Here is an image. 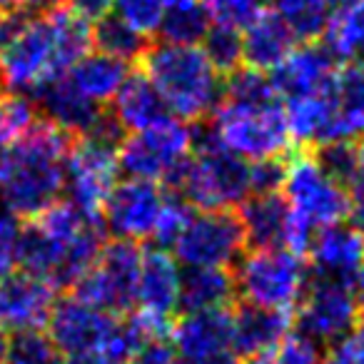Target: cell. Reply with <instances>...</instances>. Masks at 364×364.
Returning <instances> with one entry per match:
<instances>
[{"instance_id":"cell-1","label":"cell","mask_w":364,"mask_h":364,"mask_svg":"<svg viewBox=\"0 0 364 364\" xmlns=\"http://www.w3.org/2000/svg\"><path fill=\"white\" fill-rule=\"evenodd\" d=\"M92 48V26L70 6L21 16L0 53V87L36 97L43 87L68 75Z\"/></svg>"},{"instance_id":"cell-2","label":"cell","mask_w":364,"mask_h":364,"mask_svg":"<svg viewBox=\"0 0 364 364\" xmlns=\"http://www.w3.org/2000/svg\"><path fill=\"white\" fill-rule=\"evenodd\" d=\"M75 137L46 117L0 157V203L18 220H33L65 190V157Z\"/></svg>"},{"instance_id":"cell-3","label":"cell","mask_w":364,"mask_h":364,"mask_svg":"<svg viewBox=\"0 0 364 364\" xmlns=\"http://www.w3.org/2000/svg\"><path fill=\"white\" fill-rule=\"evenodd\" d=\"M140 70L155 85L167 112L185 122H205L225 102V77L200 46L157 43L142 53Z\"/></svg>"},{"instance_id":"cell-4","label":"cell","mask_w":364,"mask_h":364,"mask_svg":"<svg viewBox=\"0 0 364 364\" xmlns=\"http://www.w3.org/2000/svg\"><path fill=\"white\" fill-rule=\"evenodd\" d=\"M193 147L162 177L165 190L195 210H237L250 198V162L225 150L208 120L198 122Z\"/></svg>"},{"instance_id":"cell-5","label":"cell","mask_w":364,"mask_h":364,"mask_svg":"<svg viewBox=\"0 0 364 364\" xmlns=\"http://www.w3.org/2000/svg\"><path fill=\"white\" fill-rule=\"evenodd\" d=\"M232 272L242 302L277 312H294L309 284L307 259L282 247H252Z\"/></svg>"},{"instance_id":"cell-6","label":"cell","mask_w":364,"mask_h":364,"mask_svg":"<svg viewBox=\"0 0 364 364\" xmlns=\"http://www.w3.org/2000/svg\"><path fill=\"white\" fill-rule=\"evenodd\" d=\"M208 125L225 150L247 162L287 157L292 147L287 117L279 102L245 105V102L225 100L213 112Z\"/></svg>"},{"instance_id":"cell-7","label":"cell","mask_w":364,"mask_h":364,"mask_svg":"<svg viewBox=\"0 0 364 364\" xmlns=\"http://www.w3.org/2000/svg\"><path fill=\"white\" fill-rule=\"evenodd\" d=\"M282 198L287 205L307 220L312 228H329L349 220L352 198L347 188L324 172L314 152L299 150L287 155Z\"/></svg>"},{"instance_id":"cell-8","label":"cell","mask_w":364,"mask_h":364,"mask_svg":"<svg viewBox=\"0 0 364 364\" xmlns=\"http://www.w3.org/2000/svg\"><path fill=\"white\" fill-rule=\"evenodd\" d=\"M247 250V235L237 210H195L172 245V257L185 269L228 267Z\"/></svg>"},{"instance_id":"cell-9","label":"cell","mask_w":364,"mask_h":364,"mask_svg":"<svg viewBox=\"0 0 364 364\" xmlns=\"http://www.w3.org/2000/svg\"><path fill=\"white\" fill-rule=\"evenodd\" d=\"M142 252L145 250L130 240H107L100 257L73 284L70 294L110 314L132 312Z\"/></svg>"},{"instance_id":"cell-10","label":"cell","mask_w":364,"mask_h":364,"mask_svg":"<svg viewBox=\"0 0 364 364\" xmlns=\"http://www.w3.org/2000/svg\"><path fill=\"white\" fill-rule=\"evenodd\" d=\"M195 130L175 115L160 117L152 125L122 137L117 145V165L132 180L162 182L180 160L193 152Z\"/></svg>"},{"instance_id":"cell-11","label":"cell","mask_w":364,"mask_h":364,"mask_svg":"<svg viewBox=\"0 0 364 364\" xmlns=\"http://www.w3.org/2000/svg\"><path fill=\"white\" fill-rule=\"evenodd\" d=\"M117 142L97 135L73 140L65 157V193L82 215L100 220L102 208L117 185Z\"/></svg>"},{"instance_id":"cell-12","label":"cell","mask_w":364,"mask_h":364,"mask_svg":"<svg viewBox=\"0 0 364 364\" xmlns=\"http://www.w3.org/2000/svg\"><path fill=\"white\" fill-rule=\"evenodd\" d=\"M294 324L297 332L307 334L322 347L354 334L362 324V309L354 299L352 284L309 274L304 297L294 309Z\"/></svg>"},{"instance_id":"cell-13","label":"cell","mask_w":364,"mask_h":364,"mask_svg":"<svg viewBox=\"0 0 364 364\" xmlns=\"http://www.w3.org/2000/svg\"><path fill=\"white\" fill-rule=\"evenodd\" d=\"M170 339L177 364H242L235 349L230 307L182 314L172 324Z\"/></svg>"},{"instance_id":"cell-14","label":"cell","mask_w":364,"mask_h":364,"mask_svg":"<svg viewBox=\"0 0 364 364\" xmlns=\"http://www.w3.org/2000/svg\"><path fill=\"white\" fill-rule=\"evenodd\" d=\"M117 319V314L92 307L75 294H63L53 304L46 327L63 357H100Z\"/></svg>"},{"instance_id":"cell-15","label":"cell","mask_w":364,"mask_h":364,"mask_svg":"<svg viewBox=\"0 0 364 364\" xmlns=\"http://www.w3.org/2000/svg\"><path fill=\"white\" fill-rule=\"evenodd\" d=\"M165 190L150 180H127L117 182L102 208V228L115 240L142 242L152 237V230L165 205Z\"/></svg>"},{"instance_id":"cell-16","label":"cell","mask_w":364,"mask_h":364,"mask_svg":"<svg viewBox=\"0 0 364 364\" xmlns=\"http://www.w3.org/2000/svg\"><path fill=\"white\" fill-rule=\"evenodd\" d=\"M60 289L31 272H8L0 277V332L18 334L48 324Z\"/></svg>"},{"instance_id":"cell-17","label":"cell","mask_w":364,"mask_h":364,"mask_svg":"<svg viewBox=\"0 0 364 364\" xmlns=\"http://www.w3.org/2000/svg\"><path fill=\"white\" fill-rule=\"evenodd\" d=\"M337 60L324 46L302 43L272 73H267L274 90L284 100L304 95H327L337 87Z\"/></svg>"},{"instance_id":"cell-18","label":"cell","mask_w":364,"mask_h":364,"mask_svg":"<svg viewBox=\"0 0 364 364\" xmlns=\"http://www.w3.org/2000/svg\"><path fill=\"white\" fill-rule=\"evenodd\" d=\"M307 257L312 277L352 284L354 274L364 267V232L344 223L319 228Z\"/></svg>"},{"instance_id":"cell-19","label":"cell","mask_w":364,"mask_h":364,"mask_svg":"<svg viewBox=\"0 0 364 364\" xmlns=\"http://www.w3.org/2000/svg\"><path fill=\"white\" fill-rule=\"evenodd\" d=\"M180 287L182 272L177 259L162 247L145 250L135 289V307L132 309L172 322L175 312H180Z\"/></svg>"},{"instance_id":"cell-20","label":"cell","mask_w":364,"mask_h":364,"mask_svg":"<svg viewBox=\"0 0 364 364\" xmlns=\"http://www.w3.org/2000/svg\"><path fill=\"white\" fill-rule=\"evenodd\" d=\"M292 324L294 312H277V309H262L240 302V307L232 312L235 349H237L240 362L272 352L289 334Z\"/></svg>"},{"instance_id":"cell-21","label":"cell","mask_w":364,"mask_h":364,"mask_svg":"<svg viewBox=\"0 0 364 364\" xmlns=\"http://www.w3.org/2000/svg\"><path fill=\"white\" fill-rule=\"evenodd\" d=\"M41 112L46 120H50L53 125H58L60 130H65L73 137H82L90 135L100 120L105 117L107 107L95 105L92 100H87L85 95L75 90L70 85L68 77L50 82L48 87H43L36 95Z\"/></svg>"},{"instance_id":"cell-22","label":"cell","mask_w":364,"mask_h":364,"mask_svg":"<svg viewBox=\"0 0 364 364\" xmlns=\"http://www.w3.org/2000/svg\"><path fill=\"white\" fill-rule=\"evenodd\" d=\"M240 33L242 63L262 73H272L297 46V38L274 11H259Z\"/></svg>"},{"instance_id":"cell-23","label":"cell","mask_w":364,"mask_h":364,"mask_svg":"<svg viewBox=\"0 0 364 364\" xmlns=\"http://www.w3.org/2000/svg\"><path fill=\"white\" fill-rule=\"evenodd\" d=\"M237 215L245 225L247 247H282L287 240V225L292 218V208L282 193L250 195L237 208Z\"/></svg>"},{"instance_id":"cell-24","label":"cell","mask_w":364,"mask_h":364,"mask_svg":"<svg viewBox=\"0 0 364 364\" xmlns=\"http://www.w3.org/2000/svg\"><path fill=\"white\" fill-rule=\"evenodd\" d=\"M107 110L125 132H137L157 122L160 117L170 115L160 92L155 90V85L147 80L142 70H130Z\"/></svg>"},{"instance_id":"cell-25","label":"cell","mask_w":364,"mask_h":364,"mask_svg":"<svg viewBox=\"0 0 364 364\" xmlns=\"http://www.w3.org/2000/svg\"><path fill=\"white\" fill-rule=\"evenodd\" d=\"M339 110V100L334 92L327 95H304L287 100L284 117L292 142L302 147H322L332 137V125Z\"/></svg>"},{"instance_id":"cell-26","label":"cell","mask_w":364,"mask_h":364,"mask_svg":"<svg viewBox=\"0 0 364 364\" xmlns=\"http://www.w3.org/2000/svg\"><path fill=\"white\" fill-rule=\"evenodd\" d=\"M130 75V63L117 60L105 53H87L68 70V80L80 95L92 100L95 105H110L112 97Z\"/></svg>"},{"instance_id":"cell-27","label":"cell","mask_w":364,"mask_h":364,"mask_svg":"<svg viewBox=\"0 0 364 364\" xmlns=\"http://www.w3.org/2000/svg\"><path fill=\"white\" fill-rule=\"evenodd\" d=\"M237 302L235 272L228 267H200L182 274L180 312H208L225 309Z\"/></svg>"},{"instance_id":"cell-28","label":"cell","mask_w":364,"mask_h":364,"mask_svg":"<svg viewBox=\"0 0 364 364\" xmlns=\"http://www.w3.org/2000/svg\"><path fill=\"white\" fill-rule=\"evenodd\" d=\"M322 38L324 48L332 53L337 63L357 58L364 46V0H354L352 6L329 13Z\"/></svg>"},{"instance_id":"cell-29","label":"cell","mask_w":364,"mask_h":364,"mask_svg":"<svg viewBox=\"0 0 364 364\" xmlns=\"http://www.w3.org/2000/svg\"><path fill=\"white\" fill-rule=\"evenodd\" d=\"M210 26H213V21H210V13L203 0H182V3L165 8L157 36L162 38V43L198 46V43H203Z\"/></svg>"},{"instance_id":"cell-30","label":"cell","mask_w":364,"mask_h":364,"mask_svg":"<svg viewBox=\"0 0 364 364\" xmlns=\"http://www.w3.org/2000/svg\"><path fill=\"white\" fill-rule=\"evenodd\" d=\"M92 46L97 48V53H105L117 60L137 63L145 48L150 46V41L135 33L130 26H125L120 18L105 16L97 23H92Z\"/></svg>"},{"instance_id":"cell-31","label":"cell","mask_w":364,"mask_h":364,"mask_svg":"<svg viewBox=\"0 0 364 364\" xmlns=\"http://www.w3.org/2000/svg\"><path fill=\"white\" fill-rule=\"evenodd\" d=\"M274 13L287 23L292 36L302 43H317L329 21L324 0H272Z\"/></svg>"},{"instance_id":"cell-32","label":"cell","mask_w":364,"mask_h":364,"mask_svg":"<svg viewBox=\"0 0 364 364\" xmlns=\"http://www.w3.org/2000/svg\"><path fill=\"white\" fill-rule=\"evenodd\" d=\"M38 120V107L28 95L0 87V157L6 155Z\"/></svg>"},{"instance_id":"cell-33","label":"cell","mask_w":364,"mask_h":364,"mask_svg":"<svg viewBox=\"0 0 364 364\" xmlns=\"http://www.w3.org/2000/svg\"><path fill=\"white\" fill-rule=\"evenodd\" d=\"M225 100L245 102V105H269L279 102L267 73L255 68H237L235 73L225 75Z\"/></svg>"},{"instance_id":"cell-34","label":"cell","mask_w":364,"mask_h":364,"mask_svg":"<svg viewBox=\"0 0 364 364\" xmlns=\"http://www.w3.org/2000/svg\"><path fill=\"white\" fill-rule=\"evenodd\" d=\"M203 50L220 75H230L242 63V33L237 28L213 23L203 38Z\"/></svg>"},{"instance_id":"cell-35","label":"cell","mask_w":364,"mask_h":364,"mask_svg":"<svg viewBox=\"0 0 364 364\" xmlns=\"http://www.w3.org/2000/svg\"><path fill=\"white\" fill-rule=\"evenodd\" d=\"M6 364H63V352L48 332L31 329L8 337Z\"/></svg>"},{"instance_id":"cell-36","label":"cell","mask_w":364,"mask_h":364,"mask_svg":"<svg viewBox=\"0 0 364 364\" xmlns=\"http://www.w3.org/2000/svg\"><path fill=\"white\" fill-rule=\"evenodd\" d=\"M115 18H120L125 26L150 41L160 33L162 16H165V0H115Z\"/></svg>"},{"instance_id":"cell-37","label":"cell","mask_w":364,"mask_h":364,"mask_svg":"<svg viewBox=\"0 0 364 364\" xmlns=\"http://www.w3.org/2000/svg\"><path fill=\"white\" fill-rule=\"evenodd\" d=\"M359 150H362L359 142H329V145L314 147L312 152L319 165L324 167V172L347 188L349 177H352L354 167H357Z\"/></svg>"},{"instance_id":"cell-38","label":"cell","mask_w":364,"mask_h":364,"mask_svg":"<svg viewBox=\"0 0 364 364\" xmlns=\"http://www.w3.org/2000/svg\"><path fill=\"white\" fill-rule=\"evenodd\" d=\"M193 213H195V208H190L185 200L167 193L165 205H162V210H160V218H157V225H155V230H152L155 242L160 245L162 250L172 247L175 240L180 237V232L185 230V225L190 223Z\"/></svg>"},{"instance_id":"cell-39","label":"cell","mask_w":364,"mask_h":364,"mask_svg":"<svg viewBox=\"0 0 364 364\" xmlns=\"http://www.w3.org/2000/svg\"><path fill=\"white\" fill-rule=\"evenodd\" d=\"M324 347L302 332H289L277 347L272 349V364H322Z\"/></svg>"},{"instance_id":"cell-40","label":"cell","mask_w":364,"mask_h":364,"mask_svg":"<svg viewBox=\"0 0 364 364\" xmlns=\"http://www.w3.org/2000/svg\"><path fill=\"white\" fill-rule=\"evenodd\" d=\"M210 13V21L218 26H230L242 31L264 6L259 0H203Z\"/></svg>"},{"instance_id":"cell-41","label":"cell","mask_w":364,"mask_h":364,"mask_svg":"<svg viewBox=\"0 0 364 364\" xmlns=\"http://www.w3.org/2000/svg\"><path fill=\"white\" fill-rule=\"evenodd\" d=\"M284 170H287V160L284 157L250 162V195L282 193Z\"/></svg>"},{"instance_id":"cell-42","label":"cell","mask_w":364,"mask_h":364,"mask_svg":"<svg viewBox=\"0 0 364 364\" xmlns=\"http://www.w3.org/2000/svg\"><path fill=\"white\" fill-rule=\"evenodd\" d=\"M334 95H337L342 107L362 112L364 115V65L362 63H352V65L339 68Z\"/></svg>"},{"instance_id":"cell-43","label":"cell","mask_w":364,"mask_h":364,"mask_svg":"<svg viewBox=\"0 0 364 364\" xmlns=\"http://www.w3.org/2000/svg\"><path fill=\"white\" fill-rule=\"evenodd\" d=\"M21 223L8 210L0 208V277L18 267V245H21Z\"/></svg>"},{"instance_id":"cell-44","label":"cell","mask_w":364,"mask_h":364,"mask_svg":"<svg viewBox=\"0 0 364 364\" xmlns=\"http://www.w3.org/2000/svg\"><path fill=\"white\" fill-rule=\"evenodd\" d=\"M322 364H364V354L362 347H359L357 334H349V337L329 344L322 357Z\"/></svg>"},{"instance_id":"cell-45","label":"cell","mask_w":364,"mask_h":364,"mask_svg":"<svg viewBox=\"0 0 364 364\" xmlns=\"http://www.w3.org/2000/svg\"><path fill=\"white\" fill-rule=\"evenodd\" d=\"M130 364H177L175 352L167 344V339H155V342H147L140 352L135 354Z\"/></svg>"},{"instance_id":"cell-46","label":"cell","mask_w":364,"mask_h":364,"mask_svg":"<svg viewBox=\"0 0 364 364\" xmlns=\"http://www.w3.org/2000/svg\"><path fill=\"white\" fill-rule=\"evenodd\" d=\"M68 6H70L82 21H87L92 26V23H97L100 18L110 16L115 0H68Z\"/></svg>"},{"instance_id":"cell-47","label":"cell","mask_w":364,"mask_h":364,"mask_svg":"<svg viewBox=\"0 0 364 364\" xmlns=\"http://www.w3.org/2000/svg\"><path fill=\"white\" fill-rule=\"evenodd\" d=\"M68 0H0V8L13 16H31V13L46 11V8L65 6Z\"/></svg>"},{"instance_id":"cell-48","label":"cell","mask_w":364,"mask_h":364,"mask_svg":"<svg viewBox=\"0 0 364 364\" xmlns=\"http://www.w3.org/2000/svg\"><path fill=\"white\" fill-rule=\"evenodd\" d=\"M347 193H349V198L364 195V145H362V150H359L357 167H354L352 177H349V182H347Z\"/></svg>"},{"instance_id":"cell-49","label":"cell","mask_w":364,"mask_h":364,"mask_svg":"<svg viewBox=\"0 0 364 364\" xmlns=\"http://www.w3.org/2000/svg\"><path fill=\"white\" fill-rule=\"evenodd\" d=\"M18 21H21V16H13V13H8V11H3V8H0V53H3L6 43L11 41Z\"/></svg>"},{"instance_id":"cell-50","label":"cell","mask_w":364,"mask_h":364,"mask_svg":"<svg viewBox=\"0 0 364 364\" xmlns=\"http://www.w3.org/2000/svg\"><path fill=\"white\" fill-rule=\"evenodd\" d=\"M349 223H352V228H357L359 232H364V195H359V198H352Z\"/></svg>"},{"instance_id":"cell-51","label":"cell","mask_w":364,"mask_h":364,"mask_svg":"<svg viewBox=\"0 0 364 364\" xmlns=\"http://www.w3.org/2000/svg\"><path fill=\"white\" fill-rule=\"evenodd\" d=\"M352 292H354V299H357L359 309H362V314H364V267L359 269L357 274H354V279H352Z\"/></svg>"},{"instance_id":"cell-52","label":"cell","mask_w":364,"mask_h":364,"mask_svg":"<svg viewBox=\"0 0 364 364\" xmlns=\"http://www.w3.org/2000/svg\"><path fill=\"white\" fill-rule=\"evenodd\" d=\"M327 3V8H329V13H334V11H342V8H347V6H352L354 0H324Z\"/></svg>"},{"instance_id":"cell-53","label":"cell","mask_w":364,"mask_h":364,"mask_svg":"<svg viewBox=\"0 0 364 364\" xmlns=\"http://www.w3.org/2000/svg\"><path fill=\"white\" fill-rule=\"evenodd\" d=\"M6 354H8V334L0 332V364H6Z\"/></svg>"},{"instance_id":"cell-54","label":"cell","mask_w":364,"mask_h":364,"mask_svg":"<svg viewBox=\"0 0 364 364\" xmlns=\"http://www.w3.org/2000/svg\"><path fill=\"white\" fill-rule=\"evenodd\" d=\"M354 334H357V339H359V347H362V354H364V324H359V327H357V332H354Z\"/></svg>"},{"instance_id":"cell-55","label":"cell","mask_w":364,"mask_h":364,"mask_svg":"<svg viewBox=\"0 0 364 364\" xmlns=\"http://www.w3.org/2000/svg\"><path fill=\"white\" fill-rule=\"evenodd\" d=\"M357 58H359V60H357V63H362V65H364V46H362V50H359V53H357Z\"/></svg>"},{"instance_id":"cell-56","label":"cell","mask_w":364,"mask_h":364,"mask_svg":"<svg viewBox=\"0 0 364 364\" xmlns=\"http://www.w3.org/2000/svg\"><path fill=\"white\" fill-rule=\"evenodd\" d=\"M175 3H182V0H165V8L167 6H175Z\"/></svg>"},{"instance_id":"cell-57","label":"cell","mask_w":364,"mask_h":364,"mask_svg":"<svg viewBox=\"0 0 364 364\" xmlns=\"http://www.w3.org/2000/svg\"><path fill=\"white\" fill-rule=\"evenodd\" d=\"M259 3H262V6H267V3H269V0H259Z\"/></svg>"}]
</instances>
